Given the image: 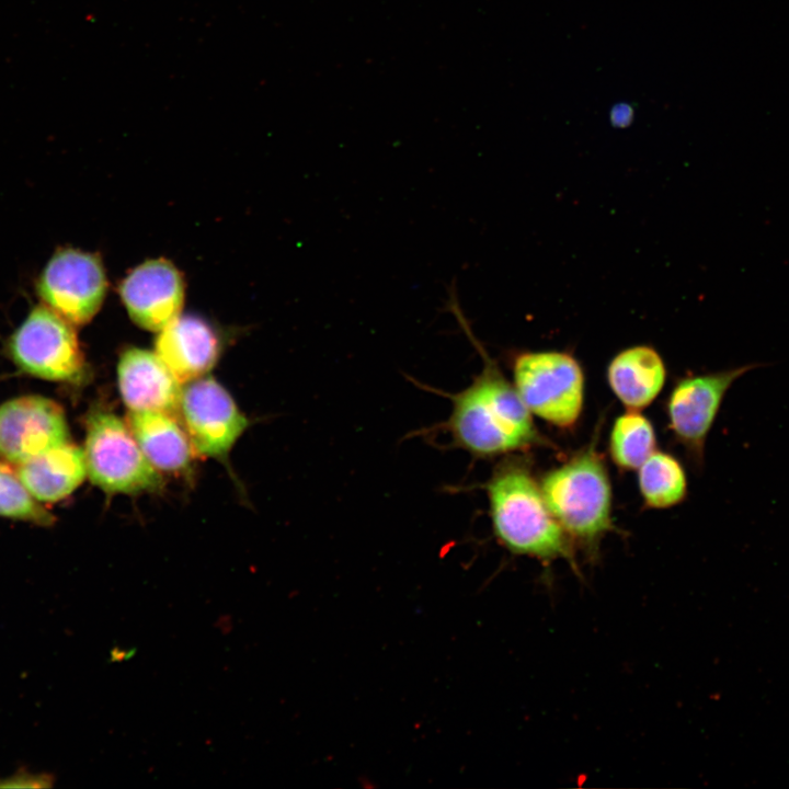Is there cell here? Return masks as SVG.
<instances>
[{
    "mask_svg": "<svg viewBox=\"0 0 789 789\" xmlns=\"http://www.w3.org/2000/svg\"><path fill=\"white\" fill-rule=\"evenodd\" d=\"M69 442L61 407L42 396L14 398L0 407V458L25 462Z\"/></svg>",
    "mask_w": 789,
    "mask_h": 789,
    "instance_id": "obj_10",
    "label": "cell"
},
{
    "mask_svg": "<svg viewBox=\"0 0 789 789\" xmlns=\"http://www.w3.org/2000/svg\"><path fill=\"white\" fill-rule=\"evenodd\" d=\"M126 423L142 453L157 469L179 471L190 465L193 448L174 414L129 410Z\"/></svg>",
    "mask_w": 789,
    "mask_h": 789,
    "instance_id": "obj_16",
    "label": "cell"
},
{
    "mask_svg": "<svg viewBox=\"0 0 789 789\" xmlns=\"http://www.w3.org/2000/svg\"><path fill=\"white\" fill-rule=\"evenodd\" d=\"M7 352L21 370L42 379L79 382L85 374L73 324L43 304L9 336Z\"/></svg>",
    "mask_w": 789,
    "mask_h": 789,
    "instance_id": "obj_6",
    "label": "cell"
},
{
    "mask_svg": "<svg viewBox=\"0 0 789 789\" xmlns=\"http://www.w3.org/2000/svg\"><path fill=\"white\" fill-rule=\"evenodd\" d=\"M130 318L144 329L161 331L180 316L184 285L180 272L167 260H151L134 268L121 285Z\"/></svg>",
    "mask_w": 789,
    "mask_h": 789,
    "instance_id": "obj_11",
    "label": "cell"
},
{
    "mask_svg": "<svg viewBox=\"0 0 789 789\" xmlns=\"http://www.w3.org/2000/svg\"><path fill=\"white\" fill-rule=\"evenodd\" d=\"M179 412L193 451L202 456H225L248 426L231 396L211 377L187 382Z\"/></svg>",
    "mask_w": 789,
    "mask_h": 789,
    "instance_id": "obj_9",
    "label": "cell"
},
{
    "mask_svg": "<svg viewBox=\"0 0 789 789\" xmlns=\"http://www.w3.org/2000/svg\"><path fill=\"white\" fill-rule=\"evenodd\" d=\"M545 502L572 542L594 553L613 529V489L604 457L584 447L539 481Z\"/></svg>",
    "mask_w": 789,
    "mask_h": 789,
    "instance_id": "obj_3",
    "label": "cell"
},
{
    "mask_svg": "<svg viewBox=\"0 0 789 789\" xmlns=\"http://www.w3.org/2000/svg\"><path fill=\"white\" fill-rule=\"evenodd\" d=\"M764 365L748 363L691 374L681 377L672 388L666 401L668 425L698 469L704 466L706 441L729 389L743 375Z\"/></svg>",
    "mask_w": 789,
    "mask_h": 789,
    "instance_id": "obj_7",
    "label": "cell"
},
{
    "mask_svg": "<svg viewBox=\"0 0 789 789\" xmlns=\"http://www.w3.org/2000/svg\"><path fill=\"white\" fill-rule=\"evenodd\" d=\"M83 451L88 477L107 493L136 494L162 485L127 423L111 412L89 415Z\"/></svg>",
    "mask_w": 789,
    "mask_h": 789,
    "instance_id": "obj_5",
    "label": "cell"
},
{
    "mask_svg": "<svg viewBox=\"0 0 789 789\" xmlns=\"http://www.w3.org/2000/svg\"><path fill=\"white\" fill-rule=\"evenodd\" d=\"M130 656H132V653H127V652L124 651V650L121 651L118 648H115V649L112 650V652H111V659H112V661H114V662H116V661H122V660H124L125 658H130Z\"/></svg>",
    "mask_w": 789,
    "mask_h": 789,
    "instance_id": "obj_21",
    "label": "cell"
},
{
    "mask_svg": "<svg viewBox=\"0 0 789 789\" xmlns=\"http://www.w3.org/2000/svg\"><path fill=\"white\" fill-rule=\"evenodd\" d=\"M492 530L510 552L542 561L563 559L578 570L573 542L550 513L525 461L502 460L485 484Z\"/></svg>",
    "mask_w": 789,
    "mask_h": 789,
    "instance_id": "obj_2",
    "label": "cell"
},
{
    "mask_svg": "<svg viewBox=\"0 0 789 789\" xmlns=\"http://www.w3.org/2000/svg\"><path fill=\"white\" fill-rule=\"evenodd\" d=\"M666 366L660 353L647 344L618 352L607 366V381L613 393L628 410L650 405L662 391Z\"/></svg>",
    "mask_w": 789,
    "mask_h": 789,
    "instance_id": "obj_14",
    "label": "cell"
},
{
    "mask_svg": "<svg viewBox=\"0 0 789 789\" xmlns=\"http://www.w3.org/2000/svg\"><path fill=\"white\" fill-rule=\"evenodd\" d=\"M117 379L123 401L130 411H159L174 415L179 412L182 384L157 353L127 350L118 362Z\"/></svg>",
    "mask_w": 789,
    "mask_h": 789,
    "instance_id": "obj_12",
    "label": "cell"
},
{
    "mask_svg": "<svg viewBox=\"0 0 789 789\" xmlns=\"http://www.w3.org/2000/svg\"><path fill=\"white\" fill-rule=\"evenodd\" d=\"M156 353L181 384L201 378L215 365L219 344L211 328L194 316H179L157 338Z\"/></svg>",
    "mask_w": 789,
    "mask_h": 789,
    "instance_id": "obj_13",
    "label": "cell"
},
{
    "mask_svg": "<svg viewBox=\"0 0 789 789\" xmlns=\"http://www.w3.org/2000/svg\"><path fill=\"white\" fill-rule=\"evenodd\" d=\"M655 447L654 427L639 410H628L615 420L609 433L608 449L618 468L637 470Z\"/></svg>",
    "mask_w": 789,
    "mask_h": 789,
    "instance_id": "obj_18",
    "label": "cell"
},
{
    "mask_svg": "<svg viewBox=\"0 0 789 789\" xmlns=\"http://www.w3.org/2000/svg\"><path fill=\"white\" fill-rule=\"evenodd\" d=\"M0 516L38 526H50L55 521V517L26 490L18 476L1 467Z\"/></svg>",
    "mask_w": 789,
    "mask_h": 789,
    "instance_id": "obj_19",
    "label": "cell"
},
{
    "mask_svg": "<svg viewBox=\"0 0 789 789\" xmlns=\"http://www.w3.org/2000/svg\"><path fill=\"white\" fill-rule=\"evenodd\" d=\"M55 780L52 773H32L21 767L9 777H0V788H50Z\"/></svg>",
    "mask_w": 789,
    "mask_h": 789,
    "instance_id": "obj_20",
    "label": "cell"
},
{
    "mask_svg": "<svg viewBox=\"0 0 789 789\" xmlns=\"http://www.w3.org/2000/svg\"><path fill=\"white\" fill-rule=\"evenodd\" d=\"M469 335L482 352L484 366L468 387L453 396L447 430L454 444L482 458L546 445L514 385Z\"/></svg>",
    "mask_w": 789,
    "mask_h": 789,
    "instance_id": "obj_1",
    "label": "cell"
},
{
    "mask_svg": "<svg viewBox=\"0 0 789 789\" xmlns=\"http://www.w3.org/2000/svg\"><path fill=\"white\" fill-rule=\"evenodd\" d=\"M637 470L640 495L648 507L670 508L685 500L687 476L671 454L655 449Z\"/></svg>",
    "mask_w": 789,
    "mask_h": 789,
    "instance_id": "obj_17",
    "label": "cell"
},
{
    "mask_svg": "<svg viewBox=\"0 0 789 789\" xmlns=\"http://www.w3.org/2000/svg\"><path fill=\"white\" fill-rule=\"evenodd\" d=\"M15 474L38 502H57L72 493L84 480V451L69 441L16 465Z\"/></svg>",
    "mask_w": 789,
    "mask_h": 789,
    "instance_id": "obj_15",
    "label": "cell"
},
{
    "mask_svg": "<svg viewBox=\"0 0 789 789\" xmlns=\"http://www.w3.org/2000/svg\"><path fill=\"white\" fill-rule=\"evenodd\" d=\"M106 289L100 258L73 248L56 250L35 283L42 304L76 325L88 323L96 315Z\"/></svg>",
    "mask_w": 789,
    "mask_h": 789,
    "instance_id": "obj_8",
    "label": "cell"
},
{
    "mask_svg": "<svg viewBox=\"0 0 789 789\" xmlns=\"http://www.w3.org/2000/svg\"><path fill=\"white\" fill-rule=\"evenodd\" d=\"M512 375L518 396L533 415L561 428L576 424L584 405L585 375L570 352H516Z\"/></svg>",
    "mask_w": 789,
    "mask_h": 789,
    "instance_id": "obj_4",
    "label": "cell"
}]
</instances>
